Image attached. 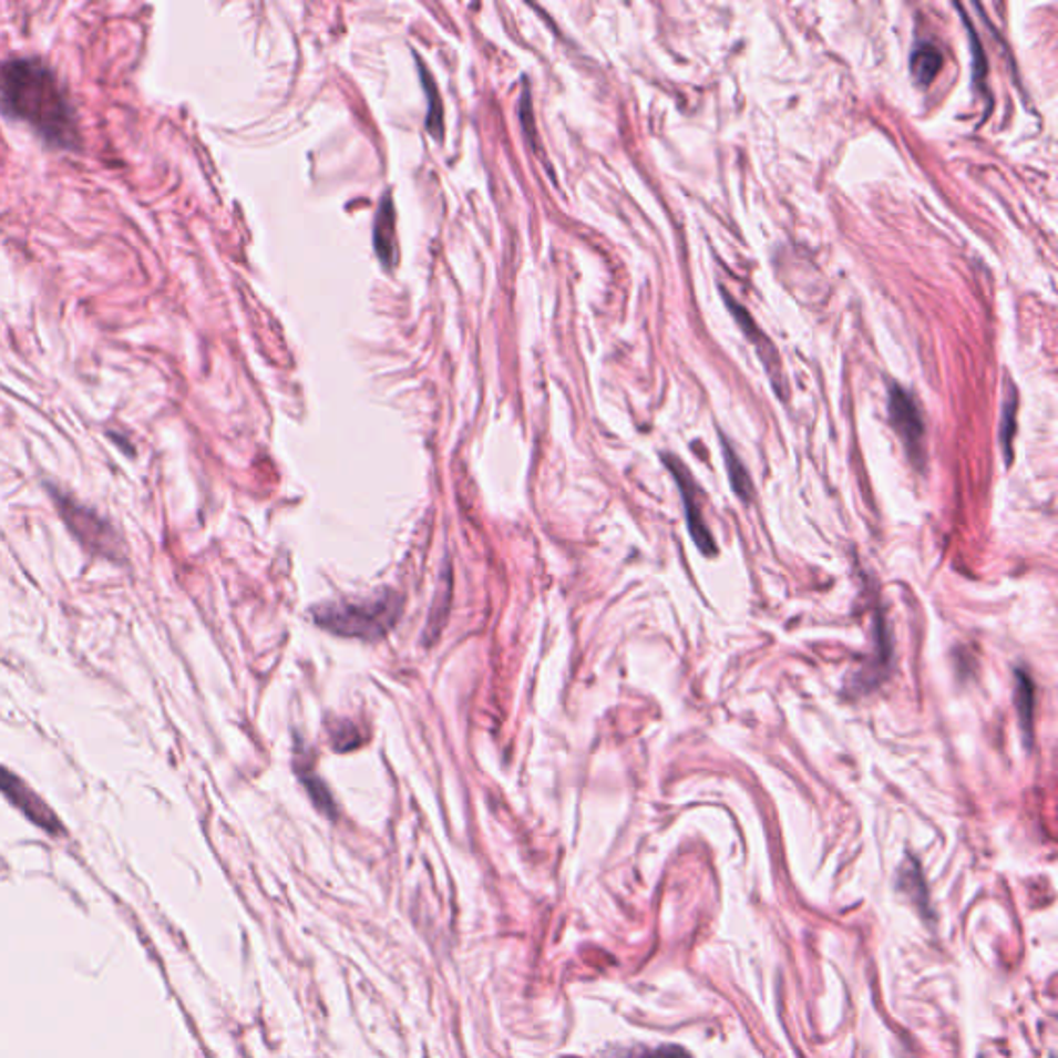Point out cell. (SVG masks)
<instances>
[{"label":"cell","instance_id":"6da1fadb","mask_svg":"<svg viewBox=\"0 0 1058 1058\" xmlns=\"http://www.w3.org/2000/svg\"><path fill=\"white\" fill-rule=\"evenodd\" d=\"M0 107L7 116L31 129L61 150L79 147L75 110L50 64L19 57L0 64Z\"/></svg>","mask_w":1058,"mask_h":1058},{"label":"cell","instance_id":"7a4b0ae2","mask_svg":"<svg viewBox=\"0 0 1058 1058\" xmlns=\"http://www.w3.org/2000/svg\"><path fill=\"white\" fill-rule=\"evenodd\" d=\"M315 620L322 629L338 633L341 637L379 639L393 629L401 614V598L393 592H383L377 598L362 602L325 604L315 610Z\"/></svg>","mask_w":1058,"mask_h":1058},{"label":"cell","instance_id":"3957f363","mask_svg":"<svg viewBox=\"0 0 1058 1058\" xmlns=\"http://www.w3.org/2000/svg\"><path fill=\"white\" fill-rule=\"evenodd\" d=\"M891 427L904 443L907 458L922 470L924 468V418L914 398L900 384H890Z\"/></svg>","mask_w":1058,"mask_h":1058},{"label":"cell","instance_id":"277c9868","mask_svg":"<svg viewBox=\"0 0 1058 1058\" xmlns=\"http://www.w3.org/2000/svg\"><path fill=\"white\" fill-rule=\"evenodd\" d=\"M666 468L670 470V474L676 480V486H678V492L682 496V505H685V515H687V527H689L690 537L692 542L697 544V548L706 556H716L718 554V546H716V540H713V534L711 530L707 527L706 517L701 513V491L695 482V477L690 476L689 468L682 463V461L675 458V455H664L661 458Z\"/></svg>","mask_w":1058,"mask_h":1058},{"label":"cell","instance_id":"5b68a950","mask_svg":"<svg viewBox=\"0 0 1058 1058\" xmlns=\"http://www.w3.org/2000/svg\"><path fill=\"white\" fill-rule=\"evenodd\" d=\"M57 503L64 523L85 544V548L107 556L116 553V537L112 536L110 527L95 513L71 501L66 494H57Z\"/></svg>","mask_w":1058,"mask_h":1058},{"label":"cell","instance_id":"8992f818","mask_svg":"<svg viewBox=\"0 0 1058 1058\" xmlns=\"http://www.w3.org/2000/svg\"><path fill=\"white\" fill-rule=\"evenodd\" d=\"M0 792L38 828L44 829L52 835H59L64 831L57 813L42 798L38 797V792H33L28 783L2 766H0Z\"/></svg>","mask_w":1058,"mask_h":1058},{"label":"cell","instance_id":"52a82bcc","mask_svg":"<svg viewBox=\"0 0 1058 1058\" xmlns=\"http://www.w3.org/2000/svg\"><path fill=\"white\" fill-rule=\"evenodd\" d=\"M374 248L384 267H393L398 261V234H396V205L389 193H384L381 207L374 219Z\"/></svg>","mask_w":1058,"mask_h":1058},{"label":"cell","instance_id":"ba28073f","mask_svg":"<svg viewBox=\"0 0 1058 1058\" xmlns=\"http://www.w3.org/2000/svg\"><path fill=\"white\" fill-rule=\"evenodd\" d=\"M1013 701H1015V709H1017V716H1019V726H1021L1024 738H1026L1028 747H1031V740H1034L1036 685H1034V680H1031L1029 672H1026L1024 668H1017V670H1015V690H1013Z\"/></svg>","mask_w":1058,"mask_h":1058},{"label":"cell","instance_id":"9c48e42d","mask_svg":"<svg viewBox=\"0 0 1058 1058\" xmlns=\"http://www.w3.org/2000/svg\"><path fill=\"white\" fill-rule=\"evenodd\" d=\"M897 890L904 891L910 895V900L914 904L918 905L922 914H931V902H928V887L924 883V876H922L921 864L916 862V859L907 856L902 869H900V876H897Z\"/></svg>","mask_w":1058,"mask_h":1058},{"label":"cell","instance_id":"30bf717a","mask_svg":"<svg viewBox=\"0 0 1058 1058\" xmlns=\"http://www.w3.org/2000/svg\"><path fill=\"white\" fill-rule=\"evenodd\" d=\"M910 66H912V75L921 85H931L943 66V54L938 48L924 42L914 48Z\"/></svg>","mask_w":1058,"mask_h":1058},{"label":"cell","instance_id":"8fae6325","mask_svg":"<svg viewBox=\"0 0 1058 1058\" xmlns=\"http://www.w3.org/2000/svg\"><path fill=\"white\" fill-rule=\"evenodd\" d=\"M418 61V73H420V79H422V85H424V92L429 95V119H427V129L430 131V135L434 138H443V131H445V119H443V102H441V93L436 90L434 85V79L429 73L427 64Z\"/></svg>","mask_w":1058,"mask_h":1058},{"label":"cell","instance_id":"7c38bea8","mask_svg":"<svg viewBox=\"0 0 1058 1058\" xmlns=\"http://www.w3.org/2000/svg\"><path fill=\"white\" fill-rule=\"evenodd\" d=\"M721 449H723V460H726V470H728V477H730V484H732V491L737 494L740 501L749 503L752 496V482L744 463L738 460L737 453L732 451V446L728 445L726 441H721Z\"/></svg>","mask_w":1058,"mask_h":1058},{"label":"cell","instance_id":"4fadbf2b","mask_svg":"<svg viewBox=\"0 0 1058 1058\" xmlns=\"http://www.w3.org/2000/svg\"><path fill=\"white\" fill-rule=\"evenodd\" d=\"M608 1058H690L689 1052L680 1046H675V1044H666V1046H658V1048H644V1046H635V1048H629V1050H616Z\"/></svg>","mask_w":1058,"mask_h":1058},{"label":"cell","instance_id":"5bb4252c","mask_svg":"<svg viewBox=\"0 0 1058 1058\" xmlns=\"http://www.w3.org/2000/svg\"><path fill=\"white\" fill-rule=\"evenodd\" d=\"M1017 401L1015 398L1011 399V403H1007L1005 408V414H1003V427H1000V441H1003V449H1005V458H1007V463H1011L1013 460V436H1015V412H1017Z\"/></svg>","mask_w":1058,"mask_h":1058}]
</instances>
